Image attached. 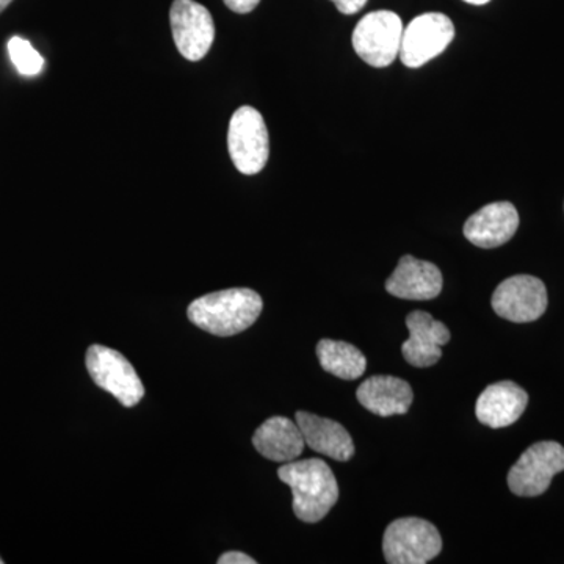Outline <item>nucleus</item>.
I'll use <instances>...</instances> for the list:
<instances>
[{
  "label": "nucleus",
  "mask_w": 564,
  "mask_h": 564,
  "mask_svg": "<svg viewBox=\"0 0 564 564\" xmlns=\"http://www.w3.org/2000/svg\"><path fill=\"white\" fill-rule=\"evenodd\" d=\"M278 477L292 489L296 518L307 524L321 522L339 500V485L332 467L323 459L284 463L278 469Z\"/></svg>",
  "instance_id": "f257e3e1"
},
{
  "label": "nucleus",
  "mask_w": 564,
  "mask_h": 564,
  "mask_svg": "<svg viewBox=\"0 0 564 564\" xmlns=\"http://www.w3.org/2000/svg\"><path fill=\"white\" fill-rule=\"evenodd\" d=\"M519 214L508 202L491 203L474 214L464 225V236L475 247L491 250L513 239Z\"/></svg>",
  "instance_id": "f8f14e48"
},
{
  "label": "nucleus",
  "mask_w": 564,
  "mask_h": 564,
  "mask_svg": "<svg viewBox=\"0 0 564 564\" xmlns=\"http://www.w3.org/2000/svg\"><path fill=\"white\" fill-rule=\"evenodd\" d=\"M263 302L251 289H228L204 295L188 306L193 325L214 334L229 337L243 333L258 321Z\"/></svg>",
  "instance_id": "f03ea898"
},
{
  "label": "nucleus",
  "mask_w": 564,
  "mask_h": 564,
  "mask_svg": "<svg viewBox=\"0 0 564 564\" xmlns=\"http://www.w3.org/2000/svg\"><path fill=\"white\" fill-rule=\"evenodd\" d=\"M564 470V447L543 441L527 448L508 474V486L519 497L543 496L552 478Z\"/></svg>",
  "instance_id": "0eeeda50"
},
{
  "label": "nucleus",
  "mask_w": 564,
  "mask_h": 564,
  "mask_svg": "<svg viewBox=\"0 0 564 564\" xmlns=\"http://www.w3.org/2000/svg\"><path fill=\"white\" fill-rule=\"evenodd\" d=\"M386 291L402 300H433L443 291V273L432 262L403 256L386 281Z\"/></svg>",
  "instance_id": "ddd939ff"
},
{
  "label": "nucleus",
  "mask_w": 564,
  "mask_h": 564,
  "mask_svg": "<svg viewBox=\"0 0 564 564\" xmlns=\"http://www.w3.org/2000/svg\"><path fill=\"white\" fill-rule=\"evenodd\" d=\"M492 310L508 322L538 321L547 310V289L543 281L530 274L508 278L494 292Z\"/></svg>",
  "instance_id": "9d476101"
},
{
  "label": "nucleus",
  "mask_w": 564,
  "mask_h": 564,
  "mask_svg": "<svg viewBox=\"0 0 564 564\" xmlns=\"http://www.w3.org/2000/svg\"><path fill=\"white\" fill-rule=\"evenodd\" d=\"M317 358L323 370L340 380H358L367 369L364 352L343 340L323 339L317 345Z\"/></svg>",
  "instance_id": "a211bd4d"
},
{
  "label": "nucleus",
  "mask_w": 564,
  "mask_h": 564,
  "mask_svg": "<svg viewBox=\"0 0 564 564\" xmlns=\"http://www.w3.org/2000/svg\"><path fill=\"white\" fill-rule=\"evenodd\" d=\"M228 7L229 10H232L234 13L247 14L251 13L256 7L259 6L261 0H223Z\"/></svg>",
  "instance_id": "aec40b11"
},
{
  "label": "nucleus",
  "mask_w": 564,
  "mask_h": 564,
  "mask_svg": "<svg viewBox=\"0 0 564 564\" xmlns=\"http://www.w3.org/2000/svg\"><path fill=\"white\" fill-rule=\"evenodd\" d=\"M529 404V393L513 383L500 381L488 386L475 404L478 421L489 429H505L513 425L524 414Z\"/></svg>",
  "instance_id": "4468645a"
},
{
  "label": "nucleus",
  "mask_w": 564,
  "mask_h": 564,
  "mask_svg": "<svg viewBox=\"0 0 564 564\" xmlns=\"http://www.w3.org/2000/svg\"><path fill=\"white\" fill-rule=\"evenodd\" d=\"M218 564H256V560L243 552H226L218 558Z\"/></svg>",
  "instance_id": "4be33fe9"
},
{
  "label": "nucleus",
  "mask_w": 564,
  "mask_h": 564,
  "mask_svg": "<svg viewBox=\"0 0 564 564\" xmlns=\"http://www.w3.org/2000/svg\"><path fill=\"white\" fill-rule=\"evenodd\" d=\"M228 150L240 173H261L269 162L270 139L265 121L252 107H240L229 122Z\"/></svg>",
  "instance_id": "39448f33"
},
{
  "label": "nucleus",
  "mask_w": 564,
  "mask_h": 564,
  "mask_svg": "<svg viewBox=\"0 0 564 564\" xmlns=\"http://www.w3.org/2000/svg\"><path fill=\"white\" fill-rule=\"evenodd\" d=\"M356 397L370 413L380 417H391V415H402L410 411L414 392L402 378L375 375L359 386Z\"/></svg>",
  "instance_id": "2eb2a0df"
},
{
  "label": "nucleus",
  "mask_w": 564,
  "mask_h": 564,
  "mask_svg": "<svg viewBox=\"0 0 564 564\" xmlns=\"http://www.w3.org/2000/svg\"><path fill=\"white\" fill-rule=\"evenodd\" d=\"M403 22L389 10L367 13L352 32V47L373 68H386L399 57Z\"/></svg>",
  "instance_id": "20e7f679"
},
{
  "label": "nucleus",
  "mask_w": 564,
  "mask_h": 564,
  "mask_svg": "<svg viewBox=\"0 0 564 564\" xmlns=\"http://www.w3.org/2000/svg\"><path fill=\"white\" fill-rule=\"evenodd\" d=\"M11 2H13V0H0V13H2Z\"/></svg>",
  "instance_id": "b1692460"
},
{
  "label": "nucleus",
  "mask_w": 564,
  "mask_h": 564,
  "mask_svg": "<svg viewBox=\"0 0 564 564\" xmlns=\"http://www.w3.org/2000/svg\"><path fill=\"white\" fill-rule=\"evenodd\" d=\"M336 9L344 14H355L366 7L367 0H332Z\"/></svg>",
  "instance_id": "412c9836"
},
{
  "label": "nucleus",
  "mask_w": 564,
  "mask_h": 564,
  "mask_svg": "<svg viewBox=\"0 0 564 564\" xmlns=\"http://www.w3.org/2000/svg\"><path fill=\"white\" fill-rule=\"evenodd\" d=\"M443 551V538L432 522L419 518L397 519L386 529L383 552L391 564H425Z\"/></svg>",
  "instance_id": "7ed1b4c3"
},
{
  "label": "nucleus",
  "mask_w": 564,
  "mask_h": 564,
  "mask_svg": "<svg viewBox=\"0 0 564 564\" xmlns=\"http://www.w3.org/2000/svg\"><path fill=\"white\" fill-rule=\"evenodd\" d=\"M295 419L302 430L304 443L311 451L336 462H348L355 455V444L350 433L339 422L318 417L306 411H299Z\"/></svg>",
  "instance_id": "dca6fc26"
},
{
  "label": "nucleus",
  "mask_w": 564,
  "mask_h": 564,
  "mask_svg": "<svg viewBox=\"0 0 564 564\" xmlns=\"http://www.w3.org/2000/svg\"><path fill=\"white\" fill-rule=\"evenodd\" d=\"M2 563H3V560H2V558H0V564H2Z\"/></svg>",
  "instance_id": "393cba45"
},
{
  "label": "nucleus",
  "mask_w": 564,
  "mask_h": 564,
  "mask_svg": "<svg viewBox=\"0 0 564 564\" xmlns=\"http://www.w3.org/2000/svg\"><path fill=\"white\" fill-rule=\"evenodd\" d=\"M9 54L14 68L22 76H36L43 70L44 58L28 40L21 39V36H13L9 41Z\"/></svg>",
  "instance_id": "6ab92c4d"
},
{
  "label": "nucleus",
  "mask_w": 564,
  "mask_h": 564,
  "mask_svg": "<svg viewBox=\"0 0 564 564\" xmlns=\"http://www.w3.org/2000/svg\"><path fill=\"white\" fill-rule=\"evenodd\" d=\"M455 25L443 13H423L404 28L400 58L408 68H421L447 50Z\"/></svg>",
  "instance_id": "6e6552de"
},
{
  "label": "nucleus",
  "mask_w": 564,
  "mask_h": 564,
  "mask_svg": "<svg viewBox=\"0 0 564 564\" xmlns=\"http://www.w3.org/2000/svg\"><path fill=\"white\" fill-rule=\"evenodd\" d=\"M85 364L95 384L113 395L122 406L133 408L143 399V383L121 352L104 345H91Z\"/></svg>",
  "instance_id": "423d86ee"
},
{
  "label": "nucleus",
  "mask_w": 564,
  "mask_h": 564,
  "mask_svg": "<svg viewBox=\"0 0 564 564\" xmlns=\"http://www.w3.org/2000/svg\"><path fill=\"white\" fill-rule=\"evenodd\" d=\"M252 445L263 458L276 463L295 462L306 447L299 423L281 415L270 417L256 430Z\"/></svg>",
  "instance_id": "f3484780"
},
{
  "label": "nucleus",
  "mask_w": 564,
  "mask_h": 564,
  "mask_svg": "<svg viewBox=\"0 0 564 564\" xmlns=\"http://www.w3.org/2000/svg\"><path fill=\"white\" fill-rule=\"evenodd\" d=\"M170 22L182 57L199 62L209 54L215 40V24L206 7L195 0H174Z\"/></svg>",
  "instance_id": "1a4fd4ad"
},
{
  "label": "nucleus",
  "mask_w": 564,
  "mask_h": 564,
  "mask_svg": "<svg viewBox=\"0 0 564 564\" xmlns=\"http://www.w3.org/2000/svg\"><path fill=\"white\" fill-rule=\"evenodd\" d=\"M410 339L404 340L402 352L411 366L432 367L443 356L441 347L451 340V332L443 322L434 321L425 311H414L406 317Z\"/></svg>",
  "instance_id": "9b49d317"
},
{
  "label": "nucleus",
  "mask_w": 564,
  "mask_h": 564,
  "mask_svg": "<svg viewBox=\"0 0 564 564\" xmlns=\"http://www.w3.org/2000/svg\"><path fill=\"white\" fill-rule=\"evenodd\" d=\"M464 2L470 3V6H485L489 0H464Z\"/></svg>",
  "instance_id": "5701e85b"
}]
</instances>
